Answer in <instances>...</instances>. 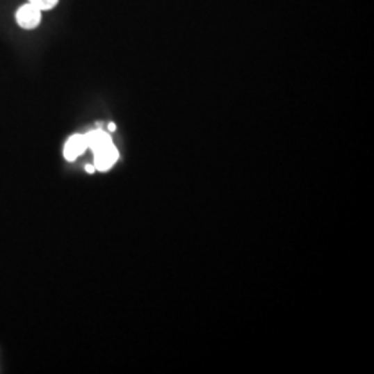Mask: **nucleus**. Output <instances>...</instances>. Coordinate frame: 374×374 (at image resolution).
I'll return each instance as SVG.
<instances>
[{"label": "nucleus", "mask_w": 374, "mask_h": 374, "mask_svg": "<svg viewBox=\"0 0 374 374\" xmlns=\"http://www.w3.org/2000/svg\"><path fill=\"white\" fill-rule=\"evenodd\" d=\"M85 136L88 140V149H92L95 154V168L99 171L110 170L120 157L111 136L100 129L92 131Z\"/></svg>", "instance_id": "1"}, {"label": "nucleus", "mask_w": 374, "mask_h": 374, "mask_svg": "<svg viewBox=\"0 0 374 374\" xmlns=\"http://www.w3.org/2000/svg\"><path fill=\"white\" fill-rule=\"evenodd\" d=\"M40 18H42V11L31 3L21 6L15 13L17 24L24 29L36 28L40 22Z\"/></svg>", "instance_id": "2"}, {"label": "nucleus", "mask_w": 374, "mask_h": 374, "mask_svg": "<svg viewBox=\"0 0 374 374\" xmlns=\"http://www.w3.org/2000/svg\"><path fill=\"white\" fill-rule=\"evenodd\" d=\"M88 149V140L85 135H74L71 136L64 147V157L68 161H74L79 156H82Z\"/></svg>", "instance_id": "3"}, {"label": "nucleus", "mask_w": 374, "mask_h": 374, "mask_svg": "<svg viewBox=\"0 0 374 374\" xmlns=\"http://www.w3.org/2000/svg\"><path fill=\"white\" fill-rule=\"evenodd\" d=\"M31 4H33L35 7H38L40 11H46V10H50L53 8L58 0H28Z\"/></svg>", "instance_id": "4"}, {"label": "nucleus", "mask_w": 374, "mask_h": 374, "mask_svg": "<svg viewBox=\"0 0 374 374\" xmlns=\"http://www.w3.org/2000/svg\"><path fill=\"white\" fill-rule=\"evenodd\" d=\"M86 171H88V172H93V171H95V167H90V165H88V167H86Z\"/></svg>", "instance_id": "5"}, {"label": "nucleus", "mask_w": 374, "mask_h": 374, "mask_svg": "<svg viewBox=\"0 0 374 374\" xmlns=\"http://www.w3.org/2000/svg\"><path fill=\"white\" fill-rule=\"evenodd\" d=\"M108 129H110V131H115V125H114V124H110V125H108Z\"/></svg>", "instance_id": "6"}]
</instances>
